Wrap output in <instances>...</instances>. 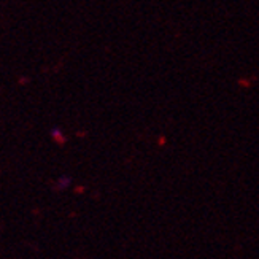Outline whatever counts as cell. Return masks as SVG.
Wrapping results in <instances>:
<instances>
[{
	"label": "cell",
	"instance_id": "cell-1",
	"mask_svg": "<svg viewBox=\"0 0 259 259\" xmlns=\"http://www.w3.org/2000/svg\"><path fill=\"white\" fill-rule=\"evenodd\" d=\"M51 135H53V137H54L56 140H58V142H62V135H61V132H59L58 129H53V131H51Z\"/></svg>",
	"mask_w": 259,
	"mask_h": 259
}]
</instances>
